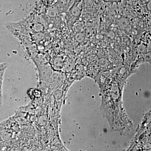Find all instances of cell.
<instances>
[{
    "label": "cell",
    "instance_id": "6da1fadb",
    "mask_svg": "<svg viewBox=\"0 0 151 151\" xmlns=\"http://www.w3.org/2000/svg\"><path fill=\"white\" fill-rule=\"evenodd\" d=\"M57 0H44V2L47 5H52L56 2Z\"/></svg>",
    "mask_w": 151,
    "mask_h": 151
}]
</instances>
